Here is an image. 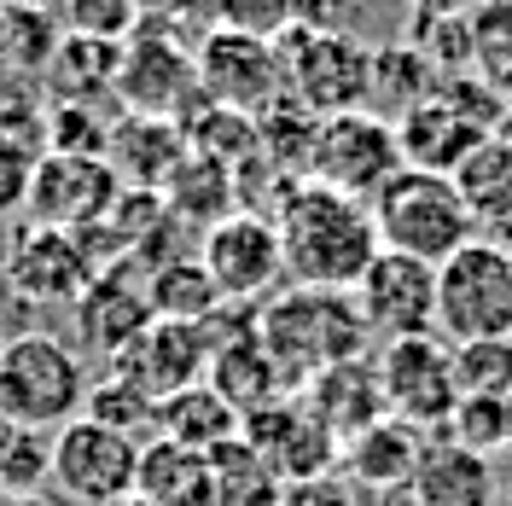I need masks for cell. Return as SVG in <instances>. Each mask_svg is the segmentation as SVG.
Masks as SVG:
<instances>
[{
	"mask_svg": "<svg viewBox=\"0 0 512 506\" xmlns=\"http://www.w3.org/2000/svg\"><path fill=\"white\" fill-rule=\"evenodd\" d=\"M373 379H379L384 413L414 425V431H443L454 408H460V373H454V344L437 332H419V338H396L379 349L373 361Z\"/></svg>",
	"mask_w": 512,
	"mask_h": 506,
	"instance_id": "8",
	"label": "cell"
},
{
	"mask_svg": "<svg viewBox=\"0 0 512 506\" xmlns=\"http://www.w3.org/2000/svg\"><path fill=\"white\" fill-rule=\"evenodd\" d=\"M495 128L483 123L478 111H466L454 88H437V94L414 105L402 123H396V146H402V163L408 169H425V175H454L460 158L489 140Z\"/></svg>",
	"mask_w": 512,
	"mask_h": 506,
	"instance_id": "18",
	"label": "cell"
},
{
	"mask_svg": "<svg viewBox=\"0 0 512 506\" xmlns=\"http://www.w3.org/2000/svg\"><path fill=\"white\" fill-rule=\"evenodd\" d=\"M146 297H152V315L158 320H181V326H204L210 315H222V291L210 285L204 262L198 256H175V262H158L146 274Z\"/></svg>",
	"mask_w": 512,
	"mask_h": 506,
	"instance_id": "30",
	"label": "cell"
},
{
	"mask_svg": "<svg viewBox=\"0 0 512 506\" xmlns=\"http://www.w3.org/2000/svg\"><path fill=\"white\" fill-rule=\"evenodd\" d=\"M6 338H12V332H6V320H0V344H6Z\"/></svg>",
	"mask_w": 512,
	"mask_h": 506,
	"instance_id": "40",
	"label": "cell"
},
{
	"mask_svg": "<svg viewBox=\"0 0 512 506\" xmlns=\"http://www.w3.org/2000/svg\"><path fill=\"white\" fill-rule=\"evenodd\" d=\"M419 448H425V431L402 425V419H379L361 437H350V472L355 483H373V489H408Z\"/></svg>",
	"mask_w": 512,
	"mask_h": 506,
	"instance_id": "28",
	"label": "cell"
},
{
	"mask_svg": "<svg viewBox=\"0 0 512 506\" xmlns=\"http://www.w3.org/2000/svg\"><path fill=\"white\" fill-rule=\"evenodd\" d=\"M210 6H216V0H140V12H146L152 24H169V30H181L187 18H210Z\"/></svg>",
	"mask_w": 512,
	"mask_h": 506,
	"instance_id": "38",
	"label": "cell"
},
{
	"mask_svg": "<svg viewBox=\"0 0 512 506\" xmlns=\"http://www.w3.org/2000/svg\"><path fill=\"white\" fill-rule=\"evenodd\" d=\"M437 338L448 344H489L512 338V251L472 239L437 268Z\"/></svg>",
	"mask_w": 512,
	"mask_h": 506,
	"instance_id": "5",
	"label": "cell"
},
{
	"mask_svg": "<svg viewBox=\"0 0 512 506\" xmlns=\"http://www.w3.org/2000/svg\"><path fill=\"white\" fill-rule=\"evenodd\" d=\"M210 30L280 41V35L291 30V0H216V6H210Z\"/></svg>",
	"mask_w": 512,
	"mask_h": 506,
	"instance_id": "35",
	"label": "cell"
},
{
	"mask_svg": "<svg viewBox=\"0 0 512 506\" xmlns=\"http://www.w3.org/2000/svg\"><path fill=\"white\" fill-rule=\"evenodd\" d=\"M402 146H396V128L373 117V111H338V117H320L315 134V158H309V181L332 192H350L361 204H373L396 175H402Z\"/></svg>",
	"mask_w": 512,
	"mask_h": 506,
	"instance_id": "10",
	"label": "cell"
},
{
	"mask_svg": "<svg viewBox=\"0 0 512 506\" xmlns=\"http://www.w3.org/2000/svg\"><path fill=\"white\" fill-rule=\"evenodd\" d=\"M256 344L268 349L280 384L297 396L326 367L361 361L373 332H367L350 291H303V285H291L286 297H268L256 309Z\"/></svg>",
	"mask_w": 512,
	"mask_h": 506,
	"instance_id": "2",
	"label": "cell"
},
{
	"mask_svg": "<svg viewBox=\"0 0 512 506\" xmlns=\"http://www.w3.org/2000/svg\"><path fill=\"white\" fill-rule=\"evenodd\" d=\"M134 495L152 506H216V477H210V454H192L181 443L146 437L140 443V477Z\"/></svg>",
	"mask_w": 512,
	"mask_h": 506,
	"instance_id": "24",
	"label": "cell"
},
{
	"mask_svg": "<svg viewBox=\"0 0 512 506\" xmlns=\"http://www.w3.org/2000/svg\"><path fill=\"white\" fill-rule=\"evenodd\" d=\"M47 105H117V47L59 35L53 59L41 70Z\"/></svg>",
	"mask_w": 512,
	"mask_h": 506,
	"instance_id": "22",
	"label": "cell"
},
{
	"mask_svg": "<svg viewBox=\"0 0 512 506\" xmlns=\"http://www.w3.org/2000/svg\"><path fill=\"white\" fill-rule=\"evenodd\" d=\"M268 222L280 233L286 280L303 291H355L367 262L379 256L373 210L350 192L320 187V181H291Z\"/></svg>",
	"mask_w": 512,
	"mask_h": 506,
	"instance_id": "1",
	"label": "cell"
},
{
	"mask_svg": "<svg viewBox=\"0 0 512 506\" xmlns=\"http://www.w3.org/2000/svg\"><path fill=\"white\" fill-rule=\"evenodd\" d=\"M367 210H373L379 251L414 256V262H431V268H443L454 251H466L478 239V227H472V216H466V204H460V192H454L448 175L402 169Z\"/></svg>",
	"mask_w": 512,
	"mask_h": 506,
	"instance_id": "4",
	"label": "cell"
},
{
	"mask_svg": "<svg viewBox=\"0 0 512 506\" xmlns=\"http://www.w3.org/2000/svg\"><path fill=\"white\" fill-rule=\"evenodd\" d=\"M350 297H355V309H361L367 332H373L379 344L437 332V268H431V262L379 251L367 262V274L355 280Z\"/></svg>",
	"mask_w": 512,
	"mask_h": 506,
	"instance_id": "12",
	"label": "cell"
},
{
	"mask_svg": "<svg viewBox=\"0 0 512 506\" xmlns=\"http://www.w3.org/2000/svg\"><path fill=\"white\" fill-rule=\"evenodd\" d=\"M163 210L175 216V222H198L204 233L222 222V216H233V204H239V187H233V175H227L222 163L198 158L187 146V158L175 163V175L158 187Z\"/></svg>",
	"mask_w": 512,
	"mask_h": 506,
	"instance_id": "27",
	"label": "cell"
},
{
	"mask_svg": "<svg viewBox=\"0 0 512 506\" xmlns=\"http://www.w3.org/2000/svg\"><path fill=\"white\" fill-rule=\"evenodd\" d=\"M355 0H291V24L297 30H344L350 35Z\"/></svg>",
	"mask_w": 512,
	"mask_h": 506,
	"instance_id": "37",
	"label": "cell"
},
{
	"mask_svg": "<svg viewBox=\"0 0 512 506\" xmlns=\"http://www.w3.org/2000/svg\"><path fill=\"white\" fill-rule=\"evenodd\" d=\"M94 274L99 268L88 262L76 233H59V227H41V222L18 227L12 233V251L0 262L6 291L18 303H30V309H41V303H76L94 285Z\"/></svg>",
	"mask_w": 512,
	"mask_h": 506,
	"instance_id": "13",
	"label": "cell"
},
{
	"mask_svg": "<svg viewBox=\"0 0 512 506\" xmlns=\"http://www.w3.org/2000/svg\"><path fill=\"white\" fill-rule=\"evenodd\" d=\"M408 495L419 506H489L495 495V472L489 460L472 454L466 443H425Z\"/></svg>",
	"mask_w": 512,
	"mask_h": 506,
	"instance_id": "23",
	"label": "cell"
},
{
	"mask_svg": "<svg viewBox=\"0 0 512 506\" xmlns=\"http://www.w3.org/2000/svg\"><path fill=\"white\" fill-rule=\"evenodd\" d=\"M181 158H187V134H181V123H163V117H128L123 111L105 140V163L117 169V181L140 192H158Z\"/></svg>",
	"mask_w": 512,
	"mask_h": 506,
	"instance_id": "20",
	"label": "cell"
},
{
	"mask_svg": "<svg viewBox=\"0 0 512 506\" xmlns=\"http://www.w3.org/2000/svg\"><path fill=\"white\" fill-rule=\"evenodd\" d=\"M111 506H152L146 495H123V501H111Z\"/></svg>",
	"mask_w": 512,
	"mask_h": 506,
	"instance_id": "39",
	"label": "cell"
},
{
	"mask_svg": "<svg viewBox=\"0 0 512 506\" xmlns=\"http://www.w3.org/2000/svg\"><path fill=\"white\" fill-rule=\"evenodd\" d=\"M0 76H6V53H0Z\"/></svg>",
	"mask_w": 512,
	"mask_h": 506,
	"instance_id": "41",
	"label": "cell"
},
{
	"mask_svg": "<svg viewBox=\"0 0 512 506\" xmlns=\"http://www.w3.org/2000/svg\"><path fill=\"white\" fill-rule=\"evenodd\" d=\"M454 373H460V402H512V338L489 344H460L454 349Z\"/></svg>",
	"mask_w": 512,
	"mask_h": 506,
	"instance_id": "33",
	"label": "cell"
},
{
	"mask_svg": "<svg viewBox=\"0 0 512 506\" xmlns=\"http://www.w3.org/2000/svg\"><path fill=\"white\" fill-rule=\"evenodd\" d=\"M76 309V338L88 349L105 355V367L123 355L146 326H152V297H146V280L134 274V262H111V268H99L94 285L70 303Z\"/></svg>",
	"mask_w": 512,
	"mask_h": 506,
	"instance_id": "17",
	"label": "cell"
},
{
	"mask_svg": "<svg viewBox=\"0 0 512 506\" xmlns=\"http://www.w3.org/2000/svg\"><path fill=\"white\" fill-rule=\"evenodd\" d=\"M204 384H210L239 419L256 413V408H268V402H280V396H291L286 384H280V373H274V361H268V349L256 344V332H245L239 344H216Z\"/></svg>",
	"mask_w": 512,
	"mask_h": 506,
	"instance_id": "26",
	"label": "cell"
},
{
	"mask_svg": "<svg viewBox=\"0 0 512 506\" xmlns=\"http://www.w3.org/2000/svg\"><path fill=\"white\" fill-rule=\"evenodd\" d=\"M210 326H181V320H152L134 344L111 361V373L128 379L140 396H152V402H169V396H181L192 384H204L210 373Z\"/></svg>",
	"mask_w": 512,
	"mask_h": 506,
	"instance_id": "16",
	"label": "cell"
},
{
	"mask_svg": "<svg viewBox=\"0 0 512 506\" xmlns=\"http://www.w3.org/2000/svg\"><path fill=\"white\" fill-rule=\"evenodd\" d=\"M297 396H303V408L315 413L332 437H361L367 425L390 419L367 355H361V361H344V367H326V373H320V379H309Z\"/></svg>",
	"mask_w": 512,
	"mask_h": 506,
	"instance_id": "21",
	"label": "cell"
},
{
	"mask_svg": "<svg viewBox=\"0 0 512 506\" xmlns=\"http://www.w3.org/2000/svg\"><path fill=\"white\" fill-rule=\"evenodd\" d=\"M198 94L222 111H245L262 117L280 88V59H274V41H256V35H233V30H204L198 41Z\"/></svg>",
	"mask_w": 512,
	"mask_h": 506,
	"instance_id": "14",
	"label": "cell"
},
{
	"mask_svg": "<svg viewBox=\"0 0 512 506\" xmlns=\"http://www.w3.org/2000/svg\"><path fill=\"white\" fill-rule=\"evenodd\" d=\"M35 163H41V146H35V140L0 134V216H18V210H30Z\"/></svg>",
	"mask_w": 512,
	"mask_h": 506,
	"instance_id": "36",
	"label": "cell"
},
{
	"mask_svg": "<svg viewBox=\"0 0 512 506\" xmlns=\"http://www.w3.org/2000/svg\"><path fill=\"white\" fill-rule=\"evenodd\" d=\"M140 24H146L140 0H64V35H82V41L123 47Z\"/></svg>",
	"mask_w": 512,
	"mask_h": 506,
	"instance_id": "34",
	"label": "cell"
},
{
	"mask_svg": "<svg viewBox=\"0 0 512 506\" xmlns=\"http://www.w3.org/2000/svg\"><path fill=\"white\" fill-rule=\"evenodd\" d=\"M88 419H99V425H111V431H123V437H134V443H146V437H158V402L152 396H140L128 379H117V373H105V379L88 384Z\"/></svg>",
	"mask_w": 512,
	"mask_h": 506,
	"instance_id": "31",
	"label": "cell"
},
{
	"mask_svg": "<svg viewBox=\"0 0 512 506\" xmlns=\"http://www.w3.org/2000/svg\"><path fill=\"white\" fill-rule=\"evenodd\" d=\"M448 181L460 192V204H466V216L478 227V239L512 251V140L507 134L478 140Z\"/></svg>",
	"mask_w": 512,
	"mask_h": 506,
	"instance_id": "19",
	"label": "cell"
},
{
	"mask_svg": "<svg viewBox=\"0 0 512 506\" xmlns=\"http://www.w3.org/2000/svg\"><path fill=\"white\" fill-rule=\"evenodd\" d=\"M280 59V88L315 117H338V111H361L367 105V47L344 30H297L291 24L274 41Z\"/></svg>",
	"mask_w": 512,
	"mask_h": 506,
	"instance_id": "6",
	"label": "cell"
},
{
	"mask_svg": "<svg viewBox=\"0 0 512 506\" xmlns=\"http://www.w3.org/2000/svg\"><path fill=\"white\" fill-rule=\"evenodd\" d=\"M88 384L94 373L82 349L47 326L12 332L0 344V419H18L30 431H59L70 419H82Z\"/></svg>",
	"mask_w": 512,
	"mask_h": 506,
	"instance_id": "3",
	"label": "cell"
},
{
	"mask_svg": "<svg viewBox=\"0 0 512 506\" xmlns=\"http://www.w3.org/2000/svg\"><path fill=\"white\" fill-rule=\"evenodd\" d=\"M437 88H443V82H437L431 59H425L419 47L390 41V47H379V53L367 59V105H361V111H373V117H384V123L396 128L414 105H425V99L437 94Z\"/></svg>",
	"mask_w": 512,
	"mask_h": 506,
	"instance_id": "25",
	"label": "cell"
},
{
	"mask_svg": "<svg viewBox=\"0 0 512 506\" xmlns=\"http://www.w3.org/2000/svg\"><path fill=\"white\" fill-rule=\"evenodd\" d=\"M47 454H53L47 431H30L18 419H0V501L41 489L47 483Z\"/></svg>",
	"mask_w": 512,
	"mask_h": 506,
	"instance_id": "32",
	"label": "cell"
},
{
	"mask_svg": "<svg viewBox=\"0 0 512 506\" xmlns=\"http://www.w3.org/2000/svg\"><path fill=\"white\" fill-rule=\"evenodd\" d=\"M117 169L105 158H76V152H41L35 163V187H30V216L41 227H59V233H82L111 216L117 204Z\"/></svg>",
	"mask_w": 512,
	"mask_h": 506,
	"instance_id": "15",
	"label": "cell"
},
{
	"mask_svg": "<svg viewBox=\"0 0 512 506\" xmlns=\"http://www.w3.org/2000/svg\"><path fill=\"white\" fill-rule=\"evenodd\" d=\"M198 105H204V94H198V59L181 47V35L169 24L146 18L117 47V111L187 123Z\"/></svg>",
	"mask_w": 512,
	"mask_h": 506,
	"instance_id": "7",
	"label": "cell"
},
{
	"mask_svg": "<svg viewBox=\"0 0 512 506\" xmlns=\"http://www.w3.org/2000/svg\"><path fill=\"white\" fill-rule=\"evenodd\" d=\"M198 262L210 285L222 291L227 309H262L268 291L286 280V256H280V233L262 210H233L204 233Z\"/></svg>",
	"mask_w": 512,
	"mask_h": 506,
	"instance_id": "11",
	"label": "cell"
},
{
	"mask_svg": "<svg viewBox=\"0 0 512 506\" xmlns=\"http://www.w3.org/2000/svg\"><path fill=\"white\" fill-rule=\"evenodd\" d=\"M158 437L163 443H181L192 454H216L222 443L239 437V413L227 408L210 384H192L181 396H169L158 408Z\"/></svg>",
	"mask_w": 512,
	"mask_h": 506,
	"instance_id": "29",
	"label": "cell"
},
{
	"mask_svg": "<svg viewBox=\"0 0 512 506\" xmlns=\"http://www.w3.org/2000/svg\"><path fill=\"white\" fill-rule=\"evenodd\" d=\"M140 477V443L99 425V419H70L53 431V454H47V483L59 489L70 506H111L134 495Z\"/></svg>",
	"mask_w": 512,
	"mask_h": 506,
	"instance_id": "9",
	"label": "cell"
}]
</instances>
